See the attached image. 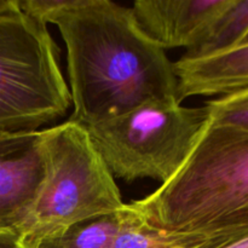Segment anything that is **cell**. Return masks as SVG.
<instances>
[{
    "mask_svg": "<svg viewBox=\"0 0 248 248\" xmlns=\"http://www.w3.org/2000/svg\"><path fill=\"white\" fill-rule=\"evenodd\" d=\"M50 23L58 27L67 47L70 121L87 127L149 102L178 99L173 62L130 7L73 0Z\"/></svg>",
    "mask_w": 248,
    "mask_h": 248,
    "instance_id": "obj_1",
    "label": "cell"
},
{
    "mask_svg": "<svg viewBox=\"0 0 248 248\" xmlns=\"http://www.w3.org/2000/svg\"><path fill=\"white\" fill-rule=\"evenodd\" d=\"M132 202L170 232L248 236V132L208 123L176 176Z\"/></svg>",
    "mask_w": 248,
    "mask_h": 248,
    "instance_id": "obj_2",
    "label": "cell"
},
{
    "mask_svg": "<svg viewBox=\"0 0 248 248\" xmlns=\"http://www.w3.org/2000/svg\"><path fill=\"white\" fill-rule=\"evenodd\" d=\"M72 104L46 24L0 0V133L35 132Z\"/></svg>",
    "mask_w": 248,
    "mask_h": 248,
    "instance_id": "obj_3",
    "label": "cell"
},
{
    "mask_svg": "<svg viewBox=\"0 0 248 248\" xmlns=\"http://www.w3.org/2000/svg\"><path fill=\"white\" fill-rule=\"evenodd\" d=\"M46 173L31 212L18 234L26 245L65 227L125 207L114 176L84 126L45 128Z\"/></svg>",
    "mask_w": 248,
    "mask_h": 248,
    "instance_id": "obj_4",
    "label": "cell"
},
{
    "mask_svg": "<svg viewBox=\"0 0 248 248\" xmlns=\"http://www.w3.org/2000/svg\"><path fill=\"white\" fill-rule=\"evenodd\" d=\"M207 125L206 107L165 99L85 128L114 177L164 184L182 169Z\"/></svg>",
    "mask_w": 248,
    "mask_h": 248,
    "instance_id": "obj_5",
    "label": "cell"
},
{
    "mask_svg": "<svg viewBox=\"0 0 248 248\" xmlns=\"http://www.w3.org/2000/svg\"><path fill=\"white\" fill-rule=\"evenodd\" d=\"M45 130L0 133V229L18 232L46 173Z\"/></svg>",
    "mask_w": 248,
    "mask_h": 248,
    "instance_id": "obj_6",
    "label": "cell"
},
{
    "mask_svg": "<svg viewBox=\"0 0 248 248\" xmlns=\"http://www.w3.org/2000/svg\"><path fill=\"white\" fill-rule=\"evenodd\" d=\"M232 0H138L132 11L143 31L164 50L194 47Z\"/></svg>",
    "mask_w": 248,
    "mask_h": 248,
    "instance_id": "obj_7",
    "label": "cell"
},
{
    "mask_svg": "<svg viewBox=\"0 0 248 248\" xmlns=\"http://www.w3.org/2000/svg\"><path fill=\"white\" fill-rule=\"evenodd\" d=\"M177 97L224 96L248 87V43L199 58L181 57L173 63Z\"/></svg>",
    "mask_w": 248,
    "mask_h": 248,
    "instance_id": "obj_8",
    "label": "cell"
},
{
    "mask_svg": "<svg viewBox=\"0 0 248 248\" xmlns=\"http://www.w3.org/2000/svg\"><path fill=\"white\" fill-rule=\"evenodd\" d=\"M128 215V205L110 215L98 216L41 237L27 248H110Z\"/></svg>",
    "mask_w": 248,
    "mask_h": 248,
    "instance_id": "obj_9",
    "label": "cell"
},
{
    "mask_svg": "<svg viewBox=\"0 0 248 248\" xmlns=\"http://www.w3.org/2000/svg\"><path fill=\"white\" fill-rule=\"evenodd\" d=\"M110 248H198L212 237L170 232L153 224L133 205Z\"/></svg>",
    "mask_w": 248,
    "mask_h": 248,
    "instance_id": "obj_10",
    "label": "cell"
},
{
    "mask_svg": "<svg viewBox=\"0 0 248 248\" xmlns=\"http://www.w3.org/2000/svg\"><path fill=\"white\" fill-rule=\"evenodd\" d=\"M248 33V0H232L219 15L202 40L182 57L199 58L216 55L240 45Z\"/></svg>",
    "mask_w": 248,
    "mask_h": 248,
    "instance_id": "obj_11",
    "label": "cell"
},
{
    "mask_svg": "<svg viewBox=\"0 0 248 248\" xmlns=\"http://www.w3.org/2000/svg\"><path fill=\"white\" fill-rule=\"evenodd\" d=\"M208 123L248 132V87L206 102Z\"/></svg>",
    "mask_w": 248,
    "mask_h": 248,
    "instance_id": "obj_12",
    "label": "cell"
},
{
    "mask_svg": "<svg viewBox=\"0 0 248 248\" xmlns=\"http://www.w3.org/2000/svg\"><path fill=\"white\" fill-rule=\"evenodd\" d=\"M72 1L73 0H18V5L21 11L27 16L47 24L53 16L69 6Z\"/></svg>",
    "mask_w": 248,
    "mask_h": 248,
    "instance_id": "obj_13",
    "label": "cell"
},
{
    "mask_svg": "<svg viewBox=\"0 0 248 248\" xmlns=\"http://www.w3.org/2000/svg\"><path fill=\"white\" fill-rule=\"evenodd\" d=\"M198 248H248V236L239 240H229L225 237H212L206 244Z\"/></svg>",
    "mask_w": 248,
    "mask_h": 248,
    "instance_id": "obj_14",
    "label": "cell"
},
{
    "mask_svg": "<svg viewBox=\"0 0 248 248\" xmlns=\"http://www.w3.org/2000/svg\"><path fill=\"white\" fill-rule=\"evenodd\" d=\"M246 43H248V33H247V35L244 38V40H242L241 44H246ZM241 44H240V45H241Z\"/></svg>",
    "mask_w": 248,
    "mask_h": 248,
    "instance_id": "obj_15",
    "label": "cell"
}]
</instances>
